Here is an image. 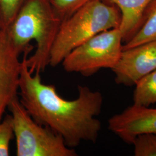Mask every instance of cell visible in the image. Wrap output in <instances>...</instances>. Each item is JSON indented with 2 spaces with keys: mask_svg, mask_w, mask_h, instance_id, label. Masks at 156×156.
I'll return each instance as SVG.
<instances>
[{
  "mask_svg": "<svg viewBox=\"0 0 156 156\" xmlns=\"http://www.w3.org/2000/svg\"><path fill=\"white\" fill-rule=\"evenodd\" d=\"M29 53H23L18 90L20 101L28 113L37 123L62 136L70 148L82 141L95 143L101 129L96 116L102 109V94L78 86L76 99L63 98L54 85L42 82L40 73L30 72L26 62Z\"/></svg>",
  "mask_w": 156,
  "mask_h": 156,
  "instance_id": "cell-1",
  "label": "cell"
},
{
  "mask_svg": "<svg viewBox=\"0 0 156 156\" xmlns=\"http://www.w3.org/2000/svg\"><path fill=\"white\" fill-rule=\"evenodd\" d=\"M62 22L50 0H30L7 28L20 54L31 51L33 46L30 43L36 42L34 53L26 60L32 73H41L49 66L51 48Z\"/></svg>",
  "mask_w": 156,
  "mask_h": 156,
  "instance_id": "cell-2",
  "label": "cell"
},
{
  "mask_svg": "<svg viewBox=\"0 0 156 156\" xmlns=\"http://www.w3.org/2000/svg\"><path fill=\"white\" fill-rule=\"evenodd\" d=\"M116 6L91 0L62 22L50 53L49 66L56 67L73 49L98 34L119 27Z\"/></svg>",
  "mask_w": 156,
  "mask_h": 156,
  "instance_id": "cell-3",
  "label": "cell"
},
{
  "mask_svg": "<svg viewBox=\"0 0 156 156\" xmlns=\"http://www.w3.org/2000/svg\"><path fill=\"white\" fill-rule=\"evenodd\" d=\"M17 156H76L62 136L42 126L30 116L18 95L9 103Z\"/></svg>",
  "mask_w": 156,
  "mask_h": 156,
  "instance_id": "cell-4",
  "label": "cell"
},
{
  "mask_svg": "<svg viewBox=\"0 0 156 156\" xmlns=\"http://www.w3.org/2000/svg\"><path fill=\"white\" fill-rule=\"evenodd\" d=\"M122 43L119 28L98 34L68 53L62 62L63 68L84 76H92L102 68L112 69L119 60Z\"/></svg>",
  "mask_w": 156,
  "mask_h": 156,
  "instance_id": "cell-5",
  "label": "cell"
},
{
  "mask_svg": "<svg viewBox=\"0 0 156 156\" xmlns=\"http://www.w3.org/2000/svg\"><path fill=\"white\" fill-rule=\"evenodd\" d=\"M156 69V41L122 50L111 70L117 84L133 86L140 79Z\"/></svg>",
  "mask_w": 156,
  "mask_h": 156,
  "instance_id": "cell-6",
  "label": "cell"
},
{
  "mask_svg": "<svg viewBox=\"0 0 156 156\" xmlns=\"http://www.w3.org/2000/svg\"><path fill=\"white\" fill-rule=\"evenodd\" d=\"M7 29L0 28V122L9 103L18 95L22 60Z\"/></svg>",
  "mask_w": 156,
  "mask_h": 156,
  "instance_id": "cell-7",
  "label": "cell"
},
{
  "mask_svg": "<svg viewBox=\"0 0 156 156\" xmlns=\"http://www.w3.org/2000/svg\"><path fill=\"white\" fill-rule=\"evenodd\" d=\"M108 129L128 145H132L137 135L156 133V108L133 104L124 111L112 116Z\"/></svg>",
  "mask_w": 156,
  "mask_h": 156,
  "instance_id": "cell-8",
  "label": "cell"
},
{
  "mask_svg": "<svg viewBox=\"0 0 156 156\" xmlns=\"http://www.w3.org/2000/svg\"><path fill=\"white\" fill-rule=\"evenodd\" d=\"M117 6L121 13L119 29L125 44L131 39L141 27L144 14L152 0H109Z\"/></svg>",
  "mask_w": 156,
  "mask_h": 156,
  "instance_id": "cell-9",
  "label": "cell"
},
{
  "mask_svg": "<svg viewBox=\"0 0 156 156\" xmlns=\"http://www.w3.org/2000/svg\"><path fill=\"white\" fill-rule=\"evenodd\" d=\"M156 41V0H152L144 14L141 27L134 37L123 45V50Z\"/></svg>",
  "mask_w": 156,
  "mask_h": 156,
  "instance_id": "cell-10",
  "label": "cell"
},
{
  "mask_svg": "<svg viewBox=\"0 0 156 156\" xmlns=\"http://www.w3.org/2000/svg\"><path fill=\"white\" fill-rule=\"evenodd\" d=\"M134 105L149 106L156 103V69L142 77L135 84Z\"/></svg>",
  "mask_w": 156,
  "mask_h": 156,
  "instance_id": "cell-11",
  "label": "cell"
},
{
  "mask_svg": "<svg viewBox=\"0 0 156 156\" xmlns=\"http://www.w3.org/2000/svg\"><path fill=\"white\" fill-rule=\"evenodd\" d=\"M30 0H0V28L7 29Z\"/></svg>",
  "mask_w": 156,
  "mask_h": 156,
  "instance_id": "cell-12",
  "label": "cell"
},
{
  "mask_svg": "<svg viewBox=\"0 0 156 156\" xmlns=\"http://www.w3.org/2000/svg\"><path fill=\"white\" fill-rule=\"evenodd\" d=\"M132 145L134 146V156H156V133L140 134Z\"/></svg>",
  "mask_w": 156,
  "mask_h": 156,
  "instance_id": "cell-13",
  "label": "cell"
},
{
  "mask_svg": "<svg viewBox=\"0 0 156 156\" xmlns=\"http://www.w3.org/2000/svg\"><path fill=\"white\" fill-rule=\"evenodd\" d=\"M91 0H50L56 13L63 22Z\"/></svg>",
  "mask_w": 156,
  "mask_h": 156,
  "instance_id": "cell-14",
  "label": "cell"
},
{
  "mask_svg": "<svg viewBox=\"0 0 156 156\" xmlns=\"http://www.w3.org/2000/svg\"><path fill=\"white\" fill-rule=\"evenodd\" d=\"M13 137L11 116L7 115L0 122V156L9 155V145Z\"/></svg>",
  "mask_w": 156,
  "mask_h": 156,
  "instance_id": "cell-15",
  "label": "cell"
}]
</instances>
